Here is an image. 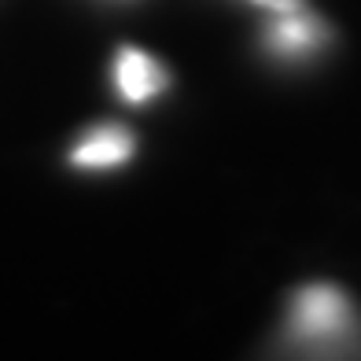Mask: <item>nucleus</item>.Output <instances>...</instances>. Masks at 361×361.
I'll return each instance as SVG.
<instances>
[{
	"label": "nucleus",
	"instance_id": "f257e3e1",
	"mask_svg": "<svg viewBox=\"0 0 361 361\" xmlns=\"http://www.w3.org/2000/svg\"><path fill=\"white\" fill-rule=\"evenodd\" d=\"M288 324L302 343H336L350 328V302L332 284H306L291 295Z\"/></svg>",
	"mask_w": 361,
	"mask_h": 361
},
{
	"label": "nucleus",
	"instance_id": "f03ea898",
	"mask_svg": "<svg viewBox=\"0 0 361 361\" xmlns=\"http://www.w3.org/2000/svg\"><path fill=\"white\" fill-rule=\"evenodd\" d=\"M133 152H137V140L129 129L104 126V129H92V133L81 137V144L71 152V162L81 170H111V166L129 162Z\"/></svg>",
	"mask_w": 361,
	"mask_h": 361
},
{
	"label": "nucleus",
	"instance_id": "7ed1b4c3",
	"mask_svg": "<svg viewBox=\"0 0 361 361\" xmlns=\"http://www.w3.org/2000/svg\"><path fill=\"white\" fill-rule=\"evenodd\" d=\"M114 85L129 104H147L166 89V71L140 48H122L114 59Z\"/></svg>",
	"mask_w": 361,
	"mask_h": 361
},
{
	"label": "nucleus",
	"instance_id": "20e7f679",
	"mask_svg": "<svg viewBox=\"0 0 361 361\" xmlns=\"http://www.w3.org/2000/svg\"><path fill=\"white\" fill-rule=\"evenodd\" d=\"M324 37H328V30L321 26V19L284 11V19L273 23V30H269V48L281 56H310L324 44Z\"/></svg>",
	"mask_w": 361,
	"mask_h": 361
},
{
	"label": "nucleus",
	"instance_id": "39448f33",
	"mask_svg": "<svg viewBox=\"0 0 361 361\" xmlns=\"http://www.w3.org/2000/svg\"><path fill=\"white\" fill-rule=\"evenodd\" d=\"M255 4H266V8H273V11H299L302 0H255Z\"/></svg>",
	"mask_w": 361,
	"mask_h": 361
}]
</instances>
